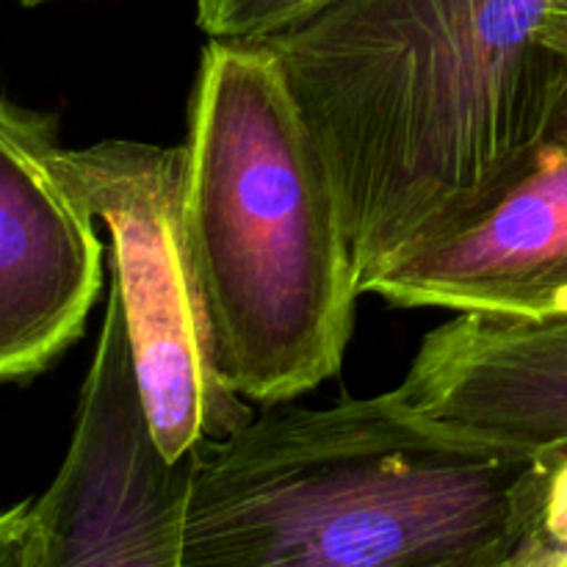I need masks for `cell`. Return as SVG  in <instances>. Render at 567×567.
Here are the masks:
<instances>
[{"mask_svg":"<svg viewBox=\"0 0 567 567\" xmlns=\"http://www.w3.org/2000/svg\"><path fill=\"white\" fill-rule=\"evenodd\" d=\"M563 53H565V59H567V20H565V28H563Z\"/></svg>","mask_w":567,"mask_h":567,"instance_id":"obj_13","label":"cell"},{"mask_svg":"<svg viewBox=\"0 0 567 567\" xmlns=\"http://www.w3.org/2000/svg\"><path fill=\"white\" fill-rule=\"evenodd\" d=\"M565 17L567 0H330L258 39L336 177L360 286L551 133Z\"/></svg>","mask_w":567,"mask_h":567,"instance_id":"obj_1","label":"cell"},{"mask_svg":"<svg viewBox=\"0 0 567 567\" xmlns=\"http://www.w3.org/2000/svg\"><path fill=\"white\" fill-rule=\"evenodd\" d=\"M37 543V509L33 498L0 513V567H31Z\"/></svg>","mask_w":567,"mask_h":567,"instance_id":"obj_11","label":"cell"},{"mask_svg":"<svg viewBox=\"0 0 567 567\" xmlns=\"http://www.w3.org/2000/svg\"><path fill=\"white\" fill-rule=\"evenodd\" d=\"M360 291L399 308L567 316V109L524 164L399 249Z\"/></svg>","mask_w":567,"mask_h":567,"instance_id":"obj_6","label":"cell"},{"mask_svg":"<svg viewBox=\"0 0 567 567\" xmlns=\"http://www.w3.org/2000/svg\"><path fill=\"white\" fill-rule=\"evenodd\" d=\"M194 452L169 460L155 443L125 310L111 286L70 449L33 498L31 567H181Z\"/></svg>","mask_w":567,"mask_h":567,"instance_id":"obj_5","label":"cell"},{"mask_svg":"<svg viewBox=\"0 0 567 567\" xmlns=\"http://www.w3.org/2000/svg\"><path fill=\"white\" fill-rule=\"evenodd\" d=\"M502 567H567V452L546 457L540 504L518 551Z\"/></svg>","mask_w":567,"mask_h":567,"instance_id":"obj_10","label":"cell"},{"mask_svg":"<svg viewBox=\"0 0 567 567\" xmlns=\"http://www.w3.org/2000/svg\"><path fill=\"white\" fill-rule=\"evenodd\" d=\"M396 399L432 424L513 452H567V316L460 313L421 341Z\"/></svg>","mask_w":567,"mask_h":567,"instance_id":"obj_8","label":"cell"},{"mask_svg":"<svg viewBox=\"0 0 567 567\" xmlns=\"http://www.w3.org/2000/svg\"><path fill=\"white\" fill-rule=\"evenodd\" d=\"M546 457L432 424L388 391L252 415L199 443L181 567H502Z\"/></svg>","mask_w":567,"mask_h":567,"instance_id":"obj_2","label":"cell"},{"mask_svg":"<svg viewBox=\"0 0 567 567\" xmlns=\"http://www.w3.org/2000/svg\"><path fill=\"white\" fill-rule=\"evenodd\" d=\"M183 147L216 374L258 408L291 402L341 371L360 282L336 177L264 44L210 39Z\"/></svg>","mask_w":567,"mask_h":567,"instance_id":"obj_3","label":"cell"},{"mask_svg":"<svg viewBox=\"0 0 567 567\" xmlns=\"http://www.w3.org/2000/svg\"><path fill=\"white\" fill-rule=\"evenodd\" d=\"M22 6H42V3H53V0H20Z\"/></svg>","mask_w":567,"mask_h":567,"instance_id":"obj_12","label":"cell"},{"mask_svg":"<svg viewBox=\"0 0 567 567\" xmlns=\"http://www.w3.org/2000/svg\"><path fill=\"white\" fill-rule=\"evenodd\" d=\"M48 116L0 100V382L81 338L103 288L97 221L50 161Z\"/></svg>","mask_w":567,"mask_h":567,"instance_id":"obj_7","label":"cell"},{"mask_svg":"<svg viewBox=\"0 0 567 567\" xmlns=\"http://www.w3.org/2000/svg\"><path fill=\"white\" fill-rule=\"evenodd\" d=\"M330 0H194L197 22L210 39L258 42L302 17L313 14Z\"/></svg>","mask_w":567,"mask_h":567,"instance_id":"obj_9","label":"cell"},{"mask_svg":"<svg viewBox=\"0 0 567 567\" xmlns=\"http://www.w3.org/2000/svg\"><path fill=\"white\" fill-rule=\"evenodd\" d=\"M50 161L111 238V286L125 310L138 388L155 443L169 460L227 437L255 415L219 380L183 236L186 147L105 138Z\"/></svg>","mask_w":567,"mask_h":567,"instance_id":"obj_4","label":"cell"}]
</instances>
